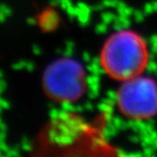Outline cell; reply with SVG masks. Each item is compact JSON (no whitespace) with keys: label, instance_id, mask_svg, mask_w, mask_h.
I'll return each mask as SVG.
<instances>
[{"label":"cell","instance_id":"obj_1","mask_svg":"<svg viewBox=\"0 0 157 157\" xmlns=\"http://www.w3.org/2000/svg\"><path fill=\"white\" fill-rule=\"evenodd\" d=\"M100 64L113 80L125 82L141 76L149 63L147 43L130 29L113 33L105 41L100 51Z\"/></svg>","mask_w":157,"mask_h":157},{"label":"cell","instance_id":"obj_2","mask_svg":"<svg viewBox=\"0 0 157 157\" xmlns=\"http://www.w3.org/2000/svg\"><path fill=\"white\" fill-rule=\"evenodd\" d=\"M120 113L132 120H144L157 115V83L149 77L138 76L123 82L117 94Z\"/></svg>","mask_w":157,"mask_h":157},{"label":"cell","instance_id":"obj_3","mask_svg":"<svg viewBox=\"0 0 157 157\" xmlns=\"http://www.w3.org/2000/svg\"><path fill=\"white\" fill-rule=\"evenodd\" d=\"M49 95L62 101H74L80 98L86 88V75L78 62L63 59L56 62L46 76Z\"/></svg>","mask_w":157,"mask_h":157}]
</instances>
